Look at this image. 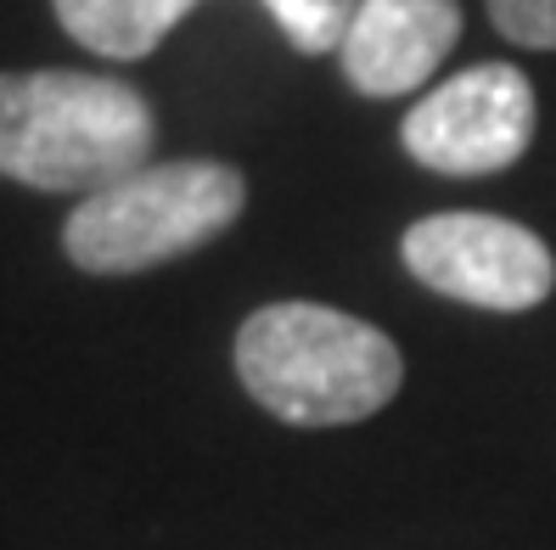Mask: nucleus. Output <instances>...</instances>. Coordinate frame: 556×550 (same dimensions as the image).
<instances>
[{
    "label": "nucleus",
    "instance_id": "1",
    "mask_svg": "<svg viewBox=\"0 0 556 550\" xmlns=\"http://www.w3.org/2000/svg\"><path fill=\"white\" fill-rule=\"evenodd\" d=\"M157 141L136 85L79 68L0 74V175L35 191H102L147 169Z\"/></svg>",
    "mask_w": 556,
    "mask_h": 550
},
{
    "label": "nucleus",
    "instance_id": "2",
    "mask_svg": "<svg viewBox=\"0 0 556 550\" xmlns=\"http://www.w3.org/2000/svg\"><path fill=\"white\" fill-rule=\"evenodd\" d=\"M237 376L270 415L292 427L366 422L405 382L388 332L332 304H270L242 320Z\"/></svg>",
    "mask_w": 556,
    "mask_h": 550
},
{
    "label": "nucleus",
    "instance_id": "3",
    "mask_svg": "<svg viewBox=\"0 0 556 550\" xmlns=\"http://www.w3.org/2000/svg\"><path fill=\"white\" fill-rule=\"evenodd\" d=\"M242 203L248 186L231 164H214V157L147 164L79 197L62 225V247L90 276H136L231 231Z\"/></svg>",
    "mask_w": 556,
    "mask_h": 550
},
{
    "label": "nucleus",
    "instance_id": "4",
    "mask_svg": "<svg viewBox=\"0 0 556 550\" xmlns=\"http://www.w3.org/2000/svg\"><path fill=\"white\" fill-rule=\"evenodd\" d=\"M534 85L511 62H478L433 85L405 113L400 141L433 175H495L511 169L534 141Z\"/></svg>",
    "mask_w": 556,
    "mask_h": 550
},
{
    "label": "nucleus",
    "instance_id": "5",
    "mask_svg": "<svg viewBox=\"0 0 556 550\" xmlns=\"http://www.w3.org/2000/svg\"><path fill=\"white\" fill-rule=\"evenodd\" d=\"M405 265L421 286L478 309H534L556 286L551 247L501 214H428L405 231Z\"/></svg>",
    "mask_w": 556,
    "mask_h": 550
},
{
    "label": "nucleus",
    "instance_id": "6",
    "mask_svg": "<svg viewBox=\"0 0 556 550\" xmlns=\"http://www.w3.org/2000/svg\"><path fill=\"white\" fill-rule=\"evenodd\" d=\"M455 40H462L455 0H359L338 62L359 95H410L444 68Z\"/></svg>",
    "mask_w": 556,
    "mask_h": 550
},
{
    "label": "nucleus",
    "instance_id": "7",
    "mask_svg": "<svg viewBox=\"0 0 556 550\" xmlns=\"http://www.w3.org/2000/svg\"><path fill=\"white\" fill-rule=\"evenodd\" d=\"M51 7H56V23L85 51L108 62H141L175 35V23L198 0H51Z\"/></svg>",
    "mask_w": 556,
    "mask_h": 550
},
{
    "label": "nucleus",
    "instance_id": "8",
    "mask_svg": "<svg viewBox=\"0 0 556 550\" xmlns=\"http://www.w3.org/2000/svg\"><path fill=\"white\" fill-rule=\"evenodd\" d=\"M265 12L276 17V28L287 35L292 51L326 56V51L343 46L349 23L359 12V0H265Z\"/></svg>",
    "mask_w": 556,
    "mask_h": 550
},
{
    "label": "nucleus",
    "instance_id": "9",
    "mask_svg": "<svg viewBox=\"0 0 556 550\" xmlns=\"http://www.w3.org/2000/svg\"><path fill=\"white\" fill-rule=\"evenodd\" d=\"M489 17L511 46L556 51V0H489Z\"/></svg>",
    "mask_w": 556,
    "mask_h": 550
}]
</instances>
